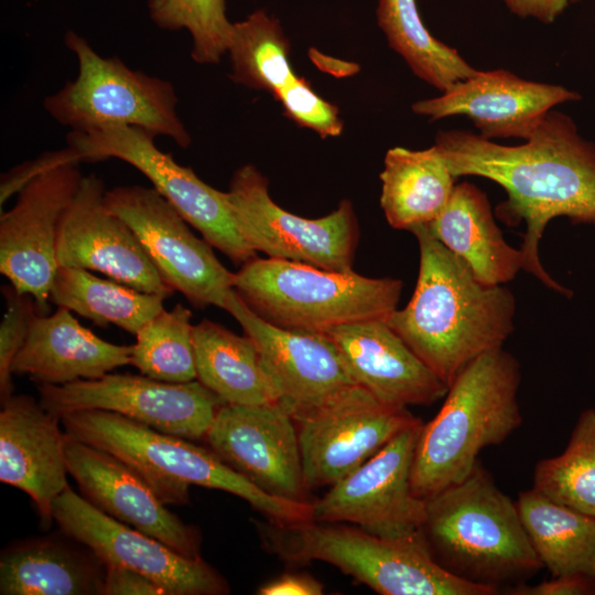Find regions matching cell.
<instances>
[{"instance_id": "obj_1", "label": "cell", "mask_w": 595, "mask_h": 595, "mask_svg": "<svg viewBox=\"0 0 595 595\" xmlns=\"http://www.w3.org/2000/svg\"><path fill=\"white\" fill-rule=\"evenodd\" d=\"M434 145L454 176H482L505 188L507 199L496 212L508 224H526L520 247L523 270L547 288L572 296L543 268L539 244L553 218L595 225V143L578 132L574 120L551 109L521 144L447 130L437 132Z\"/></svg>"}, {"instance_id": "obj_2", "label": "cell", "mask_w": 595, "mask_h": 595, "mask_svg": "<svg viewBox=\"0 0 595 595\" xmlns=\"http://www.w3.org/2000/svg\"><path fill=\"white\" fill-rule=\"evenodd\" d=\"M411 232L420 250L416 285L387 323L448 387L474 359L502 347L513 332L516 301L508 288L482 283L426 226Z\"/></svg>"}, {"instance_id": "obj_3", "label": "cell", "mask_w": 595, "mask_h": 595, "mask_svg": "<svg viewBox=\"0 0 595 595\" xmlns=\"http://www.w3.org/2000/svg\"><path fill=\"white\" fill-rule=\"evenodd\" d=\"M521 369L502 347L468 364L448 386L437 414L422 423L412 468L413 494L426 499L465 479L485 447L501 444L522 424Z\"/></svg>"}, {"instance_id": "obj_4", "label": "cell", "mask_w": 595, "mask_h": 595, "mask_svg": "<svg viewBox=\"0 0 595 595\" xmlns=\"http://www.w3.org/2000/svg\"><path fill=\"white\" fill-rule=\"evenodd\" d=\"M424 500L421 532L434 559L454 576L500 593L543 567L516 501L480 462L465 479Z\"/></svg>"}, {"instance_id": "obj_5", "label": "cell", "mask_w": 595, "mask_h": 595, "mask_svg": "<svg viewBox=\"0 0 595 595\" xmlns=\"http://www.w3.org/2000/svg\"><path fill=\"white\" fill-rule=\"evenodd\" d=\"M61 423L71 437L127 463L165 505H187L190 486L195 485L238 496L269 522L313 520L312 502L285 500L262 491L212 450L190 440L104 410L69 412L61 418Z\"/></svg>"}, {"instance_id": "obj_6", "label": "cell", "mask_w": 595, "mask_h": 595, "mask_svg": "<svg viewBox=\"0 0 595 595\" xmlns=\"http://www.w3.org/2000/svg\"><path fill=\"white\" fill-rule=\"evenodd\" d=\"M264 548L289 563L323 561L381 595H495L454 576L432 555L421 532L382 537L345 523L261 526Z\"/></svg>"}, {"instance_id": "obj_7", "label": "cell", "mask_w": 595, "mask_h": 595, "mask_svg": "<svg viewBox=\"0 0 595 595\" xmlns=\"http://www.w3.org/2000/svg\"><path fill=\"white\" fill-rule=\"evenodd\" d=\"M402 286L399 279L269 257L247 261L232 277L235 292L263 321L318 335L342 325L387 320L398 309Z\"/></svg>"}, {"instance_id": "obj_8", "label": "cell", "mask_w": 595, "mask_h": 595, "mask_svg": "<svg viewBox=\"0 0 595 595\" xmlns=\"http://www.w3.org/2000/svg\"><path fill=\"white\" fill-rule=\"evenodd\" d=\"M65 45L78 61V75L44 99L47 113L71 131L90 132L115 126L144 129L188 148L191 136L176 113L173 85L129 68L118 57H102L74 31Z\"/></svg>"}, {"instance_id": "obj_9", "label": "cell", "mask_w": 595, "mask_h": 595, "mask_svg": "<svg viewBox=\"0 0 595 595\" xmlns=\"http://www.w3.org/2000/svg\"><path fill=\"white\" fill-rule=\"evenodd\" d=\"M156 136L141 128L115 126L90 132L71 131L66 137L82 162L119 159L140 171L153 187L213 247L242 266L257 252L242 238L226 192L202 181L154 143Z\"/></svg>"}, {"instance_id": "obj_10", "label": "cell", "mask_w": 595, "mask_h": 595, "mask_svg": "<svg viewBox=\"0 0 595 595\" xmlns=\"http://www.w3.org/2000/svg\"><path fill=\"white\" fill-rule=\"evenodd\" d=\"M226 197L242 238L256 252L331 271L353 270L359 228L348 199L324 217L294 215L273 202L267 177L252 164L236 170Z\"/></svg>"}, {"instance_id": "obj_11", "label": "cell", "mask_w": 595, "mask_h": 595, "mask_svg": "<svg viewBox=\"0 0 595 595\" xmlns=\"http://www.w3.org/2000/svg\"><path fill=\"white\" fill-rule=\"evenodd\" d=\"M40 402L54 416L78 410L118 413L190 441L205 436L225 402L197 379L173 383L144 375L107 374L64 385L40 383Z\"/></svg>"}, {"instance_id": "obj_12", "label": "cell", "mask_w": 595, "mask_h": 595, "mask_svg": "<svg viewBox=\"0 0 595 595\" xmlns=\"http://www.w3.org/2000/svg\"><path fill=\"white\" fill-rule=\"evenodd\" d=\"M108 206L139 238L165 283L195 307L225 310L234 272L216 258L213 246L196 237L188 223L154 187L118 186L106 192Z\"/></svg>"}, {"instance_id": "obj_13", "label": "cell", "mask_w": 595, "mask_h": 595, "mask_svg": "<svg viewBox=\"0 0 595 595\" xmlns=\"http://www.w3.org/2000/svg\"><path fill=\"white\" fill-rule=\"evenodd\" d=\"M53 520L72 540L91 550L105 565L133 570L165 595H224L227 581L201 556L188 558L122 523L66 488L53 501Z\"/></svg>"}, {"instance_id": "obj_14", "label": "cell", "mask_w": 595, "mask_h": 595, "mask_svg": "<svg viewBox=\"0 0 595 595\" xmlns=\"http://www.w3.org/2000/svg\"><path fill=\"white\" fill-rule=\"evenodd\" d=\"M422 423L401 431L312 502L313 521L350 523L382 537L420 531L425 500L412 491L411 468Z\"/></svg>"}, {"instance_id": "obj_15", "label": "cell", "mask_w": 595, "mask_h": 595, "mask_svg": "<svg viewBox=\"0 0 595 595\" xmlns=\"http://www.w3.org/2000/svg\"><path fill=\"white\" fill-rule=\"evenodd\" d=\"M225 310L255 342L277 389L278 403L295 423L328 408L358 386L327 336L271 325L253 313L235 290Z\"/></svg>"}, {"instance_id": "obj_16", "label": "cell", "mask_w": 595, "mask_h": 595, "mask_svg": "<svg viewBox=\"0 0 595 595\" xmlns=\"http://www.w3.org/2000/svg\"><path fill=\"white\" fill-rule=\"evenodd\" d=\"M79 163L46 170L1 213L0 272L19 293L34 299L39 314H48L60 224L83 177Z\"/></svg>"}, {"instance_id": "obj_17", "label": "cell", "mask_w": 595, "mask_h": 595, "mask_svg": "<svg viewBox=\"0 0 595 595\" xmlns=\"http://www.w3.org/2000/svg\"><path fill=\"white\" fill-rule=\"evenodd\" d=\"M420 421L408 408L383 403L365 388L354 387L296 423L307 489L332 486Z\"/></svg>"}, {"instance_id": "obj_18", "label": "cell", "mask_w": 595, "mask_h": 595, "mask_svg": "<svg viewBox=\"0 0 595 595\" xmlns=\"http://www.w3.org/2000/svg\"><path fill=\"white\" fill-rule=\"evenodd\" d=\"M205 441L262 491L309 502L296 423L279 403L223 404Z\"/></svg>"}, {"instance_id": "obj_19", "label": "cell", "mask_w": 595, "mask_h": 595, "mask_svg": "<svg viewBox=\"0 0 595 595\" xmlns=\"http://www.w3.org/2000/svg\"><path fill=\"white\" fill-rule=\"evenodd\" d=\"M104 182L83 175L58 229V267L97 271L109 279L165 299V283L137 235L107 204Z\"/></svg>"}, {"instance_id": "obj_20", "label": "cell", "mask_w": 595, "mask_h": 595, "mask_svg": "<svg viewBox=\"0 0 595 595\" xmlns=\"http://www.w3.org/2000/svg\"><path fill=\"white\" fill-rule=\"evenodd\" d=\"M65 457L68 474L94 507L182 555L201 556L199 530L170 511L127 463L66 433Z\"/></svg>"}, {"instance_id": "obj_21", "label": "cell", "mask_w": 595, "mask_h": 595, "mask_svg": "<svg viewBox=\"0 0 595 595\" xmlns=\"http://www.w3.org/2000/svg\"><path fill=\"white\" fill-rule=\"evenodd\" d=\"M581 99L562 85L527 80L505 69L478 71L441 96L414 102L412 111L432 121L464 115L488 140H528L551 109Z\"/></svg>"}, {"instance_id": "obj_22", "label": "cell", "mask_w": 595, "mask_h": 595, "mask_svg": "<svg viewBox=\"0 0 595 595\" xmlns=\"http://www.w3.org/2000/svg\"><path fill=\"white\" fill-rule=\"evenodd\" d=\"M60 422L31 396L1 401L0 480L25 493L46 524L53 520V501L69 487Z\"/></svg>"}, {"instance_id": "obj_23", "label": "cell", "mask_w": 595, "mask_h": 595, "mask_svg": "<svg viewBox=\"0 0 595 595\" xmlns=\"http://www.w3.org/2000/svg\"><path fill=\"white\" fill-rule=\"evenodd\" d=\"M327 336L355 382L383 403L431 405L448 387L409 348L387 320L337 326Z\"/></svg>"}, {"instance_id": "obj_24", "label": "cell", "mask_w": 595, "mask_h": 595, "mask_svg": "<svg viewBox=\"0 0 595 595\" xmlns=\"http://www.w3.org/2000/svg\"><path fill=\"white\" fill-rule=\"evenodd\" d=\"M132 345H117L83 326L73 312L57 307L35 314L28 337L12 364V374L39 383L64 385L104 377L131 365Z\"/></svg>"}, {"instance_id": "obj_25", "label": "cell", "mask_w": 595, "mask_h": 595, "mask_svg": "<svg viewBox=\"0 0 595 595\" xmlns=\"http://www.w3.org/2000/svg\"><path fill=\"white\" fill-rule=\"evenodd\" d=\"M426 229L484 284L504 285L524 268L521 249L505 240L487 195L472 183L455 185L448 203Z\"/></svg>"}, {"instance_id": "obj_26", "label": "cell", "mask_w": 595, "mask_h": 595, "mask_svg": "<svg viewBox=\"0 0 595 595\" xmlns=\"http://www.w3.org/2000/svg\"><path fill=\"white\" fill-rule=\"evenodd\" d=\"M105 575L91 550L54 537L15 542L0 555L1 595H102Z\"/></svg>"}, {"instance_id": "obj_27", "label": "cell", "mask_w": 595, "mask_h": 595, "mask_svg": "<svg viewBox=\"0 0 595 595\" xmlns=\"http://www.w3.org/2000/svg\"><path fill=\"white\" fill-rule=\"evenodd\" d=\"M193 344L196 379L225 403H278L277 389L248 335L203 320L193 327Z\"/></svg>"}, {"instance_id": "obj_28", "label": "cell", "mask_w": 595, "mask_h": 595, "mask_svg": "<svg viewBox=\"0 0 595 595\" xmlns=\"http://www.w3.org/2000/svg\"><path fill=\"white\" fill-rule=\"evenodd\" d=\"M379 176L386 220L392 228L408 231L433 221L456 185V176L435 145L425 150L389 149Z\"/></svg>"}, {"instance_id": "obj_29", "label": "cell", "mask_w": 595, "mask_h": 595, "mask_svg": "<svg viewBox=\"0 0 595 595\" xmlns=\"http://www.w3.org/2000/svg\"><path fill=\"white\" fill-rule=\"evenodd\" d=\"M529 540L552 576L595 580V518L558 504L533 488L516 501Z\"/></svg>"}, {"instance_id": "obj_30", "label": "cell", "mask_w": 595, "mask_h": 595, "mask_svg": "<svg viewBox=\"0 0 595 595\" xmlns=\"http://www.w3.org/2000/svg\"><path fill=\"white\" fill-rule=\"evenodd\" d=\"M164 300L73 267H57L50 292V302L57 307H65L100 327L116 325L134 336L164 309Z\"/></svg>"}, {"instance_id": "obj_31", "label": "cell", "mask_w": 595, "mask_h": 595, "mask_svg": "<svg viewBox=\"0 0 595 595\" xmlns=\"http://www.w3.org/2000/svg\"><path fill=\"white\" fill-rule=\"evenodd\" d=\"M376 17L390 47L419 78L442 93L478 72L455 48L431 34L416 0H379Z\"/></svg>"}, {"instance_id": "obj_32", "label": "cell", "mask_w": 595, "mask_h": 595, "mask_svg": "<svg viewBox=\"0 0 595 595\" xmlns=\"http://www.w3.org/2000/svg\"><path fill=\"white\" fill-rule=\"evenodd\" d=\"M230 79L275 96L296 74L290 64V44L277 19L257 10L232 23L228 51Z\"/></svg>"}, {"instance_id": "obj_33", "label": "cell", "mask_w": 595, "mask_h": 595, "mask_svg": "<svg viewBox=\"0 0 595 595\" xmlns=\"http://www.w3.org/2000/svg\"><path fill=\"white\" fill-rule=\"evenodd\" d=\"M532 488L558 504L595 518V409L580 413L560 455L537 463Z\"/></svg>"}, {"instance_id": "obj_34", "label": "cell", "mask_w": 595, "mask_h": 595, "mask_svg": "<svg viewBox=\"0 0 595 595\" xmlns=\"http://www.w3.org/2000/svg\"><path fill=\"white\" fill-rule=\"evenodd\" d=\"M193 327L190 309L180 303L163 309L136 334L131 365L165 382L196 380Z\"/></svg>"}, {"instance_id": "obj_35", "label": "cell", "mask_w": 595, "mask_h": 595, "mask_svg": "<svg viewBox=\"0 0 595 595\" xmlns=\"http://www.w3.org/2000/svg\"><path fill=\"white\" fill-rule=\"evenodd\" d=\"M148 10L160 29H184L191 34V56L196 63H219L228 51L232 22L226 14V0H148Z\"/></svg>"}, {"instance_id": "obj_36", "label": "cell", "mask_w": 595, "mask_h": 595, "mask_svg": "<svg viewBox=\"0 0 595 595\" xmlns=\"http://www.w3.org/2000/svg\"><path fill=\"white\" fill-rule=\"evenodd\" d=\"M274 98L281 102L284 115L300 127L322 138L342 134L344 125L338 108L318 96L306 78L296 75Z\"/></svg>"}, {"instance_id": "obj_37", "label": "cell", "mask_w": 595, "mask_h": 595, "mask_svg": "<svg viewBox=\"0 0 595 595\" xmlns=\"http://www.w3.org/2000/svg\"><path fill=\"white\" fill-rule=\"evenodd\" d=\"M6 311L0 325V397L1 401L12 394V364L22 348L37 314L34 299L19 293L12 285L2 286Z\"/></svg>"}, {"instance_id": "obj_38", "label": "cell", "mask_w": 595, "mask_h": 595, "mask_svg": "<svg viewBox=\"0 0 595 595\" xmlns=\"http://www.w3.org/2000/svg\"><path fill=\"white\" fill-rule=\"evenodd\" d=\"M71 161L82 162L76 152L67 147L63 150L44 153L2 174L0 184L1 207L11 195L19 193L31 180L46 170Z\"/></svg>"}, {"instance_id": "obj_39", "label": "cell", "mask_w": 595, "mask_h": 595, "mask_svg": "<svg viewBox=\"0 0 595 595\" xmlns=\"http://www.w3.org/2000/svg\"><path fill=\"white\" fill-rule=\"evenodd\" d=\"M502 591L509 595H587L595 594V580L584 575H560L536 585L524 582Z\"/></svg>"}, {"instance_id": "obj_40", "label": "cell", "mask_w": 595, "mask_h": 595, "mask_svg": "<svg viewBox=\"0 0 595 595\" xmlns=\"http://www.w3.org/2000/svg\"><path fill=\"white\" fill-rule=\"evenodd\" d=\"M102 595H165L147 576L119 565H106Z\"/></svg>"}, {"instance_id": "obj_41", "label": "cell", "mask_w": 595, "mask_h": 595, "mask_svg": "<svg viewBox=\"0 0 595 595\" xmlns=\"http://www.w3.org/2000/svg\"><path fill=\"white\" fill-rule=\"evenodd\" d=\"M323 584L304 573H285L259 587L260 595H321Z\"/></svg>"}, {"instance_id": "obj_42", "label": "cell", "mask_w": 595, "mask_h": 595, "mask_svg": "<svg viewBox=\"0 0 595 595\" xmlns=\"http://www.w3.org/2000/svg\"><path fill=\"white\" fill-rule=\"evenodd\" d=\"M507 8L522 18L552 23L566 8L569 0H504Z\"/></svg>"}]
</instances>
